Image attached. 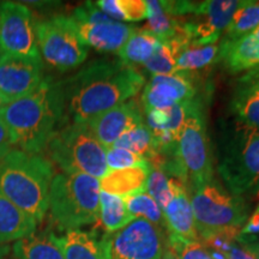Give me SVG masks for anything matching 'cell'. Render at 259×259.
<instances>
[{"label": "cell", "mask_w": 259, "mask_h": 259, "mask_svg": "<svg viewBox=\"0 0 259 259\" xmlns=\"http://www.w3.org/2000/svg\"><path fill=\"white\" fill-rule=\"evenodd\" d=\"M144 84V76L135 66L121 60L95 61L63 83L65 109L72 122L88 124L137 95Z\"/></svg>", "instance_id": "obj_1"}, {"label": "cell", "mask_w": 259, "mask_h": 259, "mask_svg": "<svg viewBox=\"0 0 259 259\" xmlns=\"http://www.w3.org/2000/svg\"><path fill=\"white\" fill-rule=\"evenodd\" d=\"M65 111L63 83L46 77L36 90L5 103L0 118L19 150L41 154L58 131Z\"/></svg>", "instance_id": "obj_2"}, {"label": "cell", "mask_w": 259, "mask_h": 259, "mask_svg": "<svg viewBox=\"0 0 259 259\" xmlns=\"http://www.w3.org/2000/svg\"><path fill=\"white\" fill-rule=\"evenodd\" d=\"M53 178V164L41 154L14 149L0 160V190L37 225L47 213Z\"/></svg>", "instance_id": "obj_3"}, {"label": "cell", "mask_w": 259, "mask_h": 259, "mask_svg": "<svg viewBox=\"0 0 259 259\" xmlns=\"http://www.w3.org/2000/svg\"><path fill=\"white\" fill-rule=\"evenodd\" d=\"M100 181L85 174L59 173L50 189L48 209L60 231L94 225L100 215Z\"/></svg>", "instance_id": "obj_4"}, {"label": "cell", "mask_w": 259, "mask_h": 259, "mask_svg": "<svg viewBox=\"0 0 259 259\" xmlns=\"http://www.w3.org/2000/svg\"><path fill=\"white\" fill-rule=\"evenodd\" d=\"M219 153L227 190L239 197L259 193V131L234 121L222 134Z\"/></svg>", "instance_id": "obj_5"}, {"label": "cell", "mask_w": 259, "mask_h": 259, "mask_svg": "<svg viewBox=\"0 0 259 259\" xmlns=\"http://www.w3.org/2000/svg\"><path fill=\"white\" fill-rule=\"evenodd\" d=\"M191 206L197 234L205 242L220 235L236 239L248 218L244 197L232 194L215 179L194 191Z\"/></svg>", "instance_id": "obj_6"}, {"label": "cell", "mask_w": 259, "mask_h": 259, "mask_svg": "<svg viewBox=\"0 0 259 259\" xmlns=\"http://www.w3.org/2000/svg\"><path fill=\"white\" fill-rule=\"evenodd\" d=\"M173 178L181 181L192 193L213 179L212 155L203 100L199 97L194 101L178 138Z\"/></svg>", "instance_id": "obj_7"}, {"label": "cell", "mask_w": 259, "mask_h": 259, "mask_svg": "<svg viewBox=\"0 0 259 259\" xmlns=\"http://www.w3.org/2000/svg\"><path fill=\"white\" fill-rule=\"evenodd\" d=\"M51 162L67 174H85L101 179L108 170L106 149L88 124L71 122L59 128L47 144Z\"/></svg>", "instance_id": "obj_8"}, {"label": "cell", "mask_w": 259, "mask_h": 259, "mask_svg": "<svg viewBox=\"0 0 259 259\" xmlns=\"http://www.w3.org/2000/svg\"><path fill=\"white\" fill-rule=\"evenodd\" d=\"M35 31L41 59L53 69H76L88 57V47L80 38L70 16H57L37 22Z\"/></svg>", "instance_id": "obj_9"}, {"label": "cell", "mask_w": 259, "mask_h": 259, "mask_svg": "<svg viewBox=\"0 0 259 259\" xmlns=\"http://www.w3.org/2000/svg\"><path fill=\"white\" fill-rule=\"evenodd\" d=\"M0 56L40 57L32 14L22 3H0Z\"/></svg>", "instance_id": "obj_10"}, {"label": "cell", "mask_w": 259, "mask_h": 259, "mask_svg": "<svg viewBox=\"0 0 259 259\" xmlns=\"http://www.w3.org/2000/svg\"><path fill=\"white\" fill-rule=\"evenodd\" d=\"M167 247L166 229L135 219L113 234L112 259H162Z\"/></svg>", "instance_id": "obj_11"}, {"label": "cell", "mask_w": 259, "mask_h": 259, "mask_svg": "<svg viewBox=\"0 0 259 259\" xmlns=\"http://www.w3.org/2000/svg\"><path fill=\"white\" fill-rule=\"evenodd\" d=\"M245 0H208L191 2L190 15L194 18L184 22V31L190 38V47H202L218 42L228 27L236 10Z\"/></svg>", "instance_id": "obj_12"}, {"label": "cell", "mask_w": 259, "mask_h": 259, "mask_svg": "<svg viewBox=\"0 0 259 259\" xmlns=\"http://www.w3.org/2000/svg\"><path fill=\"white\" fill-rule=\"evenodd\" d=\"M45 78L41 57L0 56V94L5 103L27 96L36 90Z\"/></svg>", "instance_id": "obj_13"}, {"label": "cell", "mask_w": 259, "mask_h": 259, "mask_svg": "<svg viewBox=\"0 0 259 259\" xmlns=\"http://www.w3.org/2000/svg\"><path fill=\"white\" fill-rule=\"evenodd\" d=\"M197 88L191 73L151 76L142 94L144 112L161 111L196 99Z\"/></svg>", "instance_id": "obj_14"}, {"label": "cell", "mask_w": 259, "mask_h": 259, "mask_svg": "<svg viewBox=\"0 0 259 259\" xmlns=\"http://www.w3.org/2000/svg\"><path fill=\"white\" fill-rule=\"evenodd\" d=\"M143 115L135 100L113 107L88 122L90 130L105 149H108L122 135L143 124Z\"/></svg>", "instance_id": "obj_15"}, {"label": "cell", "mask_w": 259, "mask_h": 259, "mask_svg": "<svg viewBox=\"0 0 259 259\" xmlns=\"http://www.w3.org/2000/svg\"><path fill=\"white\" fill-rule=\"evenodd\" d=\"M169 185L171 198L162 211L168 238L183 241H198L189 190L176 178H170Z\"/></svg>", "instance_id": "obj_16"}, {"label": "cell", "mask_w": 259, "mask_h": 259, "mask_svg": "<svg viewBox=\"0 0 259 259\" xmlns=\"http://www.w3.org/2000/svg\"><path fill=\"white\" fill-rule=\"evenodd\" d=\"M112 238L107 233L73 229L57 236V242L65 259H112Z\"/></svg>", "instance_id": "obj_17"}, {"label": "cell", "mask_w": 259, "mask_h": 259, "mask_svg": "<svg viewBox=\"0 0 259 259\" xmlns=\"http://www.w3.org/2000/svg\"><path fill=\"white\" fill-rule=\"evenodd\" d=\"M74 25L87 47H93L100 52H113V53H118L137 29L134 25L118 21L100 24L74 22Z\"/></svg>", "instance_id": "obj_18"}, {"label": "cell", "mask_w": 259, "mask_h": 259, "mask_svg": "<svg viewBox=\"0 0 259 259\" xmlns=\"http://www.w3.org/2000/svg\"><path fill=\"white\" fill-rule=\"evenodd\" d=\"M219 61L233 73L247 72L259 67V25L244 36L220 44Z\"/></svg>", "instance_id": "obj_19"}, {"label": "cell", "mask_w": 259, "mask_h": 259, "mask_svg": "<svg viewBox=\"0 0 259 259\" xmlns=\"http://www.w3.org/2000/svg\"><path fill=\"white\" fill-rule=\"evenodd\" d=\"M36 227L37 222L6 198L0 190V245L16 242L34 234Z\"/></svg>", "instance_id": "obj_20"}, {"label": "cell", "mask_w": 259, "mask_h": 259, "mask_svg": "<svg viewBox=\"0 0 259 259\" xmlns=\"http://www.w3.org/2000/svg\"><path fill=\"white\" fill-rule=\"evenodd\" d=\"M149 170L150 166L107 170L105 176L99 180L100 189L103 192L121 198L130 194L147 192Z\"/></svg>", "instance_id": "obj_21"}, {"label": "cell", "mask_w": 259, "mask_h": 259, "mask_svg": "<svg viewBox=\"0 0 259 259\" xmlns=\"http://www.w3.org/2000/svg\"><path fill=\"white\" fill-rule=\"evenodd\" d=\"M12 254L16 259H65L57 242V235L48 231L35 232L14 242Z\"/></svg>", "instance_id": "obj_22"}, {"label": "cell", "mask_w": 259, "mask_h": 259, "mask_svg": "<svg viewBox=\"0 0 259 259\" xmlns=\"http://www.w3.org/2000/svg\"><path fill=\"white\" fill-rule=\"evenodd\" d=\"M149 14L145 30L156 36L160 42H166L183 31L184 21L171 15L168 2H148Z\"/></svg>", "instance_id": "obj_23"}, {"label": "cell", "mask_w": 259, "mask_h": 259, "mask_svg": "<svg viewBox=\"0 0 259 259\" xmlns=\"http://www.w3.org/2000/svg\"><path fill=\"white\" fill-rule=\"evenodd\" d=\"M231 111L236 122L259 131V90L238 84L231 100Z\"/></svg>", "instance_id": "obj_24"}, {"label": "cell", "mask_w": 259, "mask_h": 259, "mask_svg": "<svg viewBox=\"0 0 259 259\" xmlns=\"http://www.w3.org/2000/svg\"><path fill=\"white\" fill-rule=\"evenodd\" d=\"M160 40L145 29H136L125 45L118 52L122 63L131 65H144L154 56L160 46Z\"/></svg>", "instance_id": "obj_25"}, {"label": "cell", "mask_w": 259, "mask_h": 259, "mask_svg": "<svg viewBox=\"0 0 259 259\" xmlns=\"http://www.w3.org/2000/svg\"><path fill=\"white\" fill-rule=\"evenodd\" d=\"M99 220L107 234H115L135 219L130 215L121 197L113 196L101 191Z\"/></svg>", "instance_id": "obj_26"}, {"label": "cell", "mask_w": 259, "mask_h": 259, "mask_svg": "<svg viewBox=\"0 0 259 259\" xmlns=\"http://www.w3.org/2000/svg\"><path fill=\"white\" fill-rule=\"evenodd\" d=\"M111 148L126 149L131 153L142 156L149 163L157 156L154 136L145 122L136 126L122 135Z\"/></svg>", "instance_id": "obj_27"}, {"label": "cell", "mask_w": 259, "mask_h": 259, "mask_svg": "<svg viewBox=\"0 0 259 259\" xmlns=\"http://www.w3.org/2000/svg\"><path fill=\"white\" fill-rule=\"evenodd\" d=\"M259 25V2L245 0L244 5L236 10L225 30L223 42H231L244 36Z\"/></svg>", "instance_id": "obj_28"}, {"label": "cell", "mask_w": 259, "mask_h": 259, "mask_svg": "<svg viewBox=\"0 0 259 259\" xmlns=\"http://www.w3.org/2000/svg\"><path fill=\"white\" fill-rule=\"evenodd\" d=\"M220 45L213 44L202 47H189L178 57L174 73H192L219 61Z\"/></svg>", "instance_id": "obj_29"}, {"label": "cell", "mask_w": 259, "mask_h": 259, "mask_svg": "<svg viewBox=\"0 0 259 259\" xmlns=\"http://www.w3.org/2000/svg\"><path fill=\"white\" fill-rule=\"evenodd\" d=\"M124 203L130 215L134 219H144L155 226L166 229L163 213L156 202L147 192L130 194L124 197Z\"/></svg>", "instance_id": "obj_30"}, {"label": "cell", "mask_w": 259, "mask_h": 259, "mask_svg": "<svg viewBox=\"0 0 259 259\" xmlns=\"http://www.w3.org/2000/svg\"><path fill=\"white\" fill-rule=\"evenodd\" d=\"M170 177L162 168L150 166L147 181V193L150 194L161 211L166 208L171 198V191L169 185Z\"/></svg>", "instance_id": "obj_31"}, {"label": "cell", "mask_w": 259, "mask_h": 259, "mask_svg": "<svg viewBox=\"0 0 259 259\" xmlns=\"http://www.w3.org/2000/svg\"><path fill=\"white\" fill-rule=\"evenodd\" d=\"M178 56L166 42H161L154 56L144 64L145 69L153 76L171 74L176 71Z\"/></svg>", "instance_id": "obj_32"}, {"label": "cell", "mask_w": 259, "mask_h": 259, "mask_svg": "<svg viewBox=\"0 0 259 259\" xmlns=\"http://www.w3.org/2000/svg\"><path fill=\"white\" fill-rule=\"evenodd\" d=\"M106 163L108 170L124 169L130 167H145L150 163L137 154L131 153L126 149L108 148L106 149Z\"/></svg>", "instance_id": "obj_33"}, {"label": "cell", "mask_w": 259, "mask_h": 259, "mask_svg": "<svg viewBox=\"0 0 259 259\" xmlns=\"http://www.w3.org/2000/svg\"><path fill=\"white\" fill-rule=\"evenodd\" d=\"M168 247L174 252L178 259H213L205 246L199 241H183L168 238Z\"/></svg>", "instance_id": "obj_34"}, {"label": "cell", "mask_w": 259, "mask_h": 259, "mask_svg": "<svg viewBox=\"0 0 259 259\" xmlns=\"http://www.w3.org/2000/svg\"><path fill=\"white\" fill-rule=\"evenodd\" d=\"M118 21L139 22L148 18L149 8L147 0H116Z\"/></svg>", "instance_id": "obj_35"}, {"label": "cell", "mask_w": 259, "mask_h": 259, "mask_svg": "<svg viewBox=\"0 0 259 259\" xmlns=\"http://www.w3.org/2000/svg\"><path fill=\"white\" fill-rule=\"evenodd\" d=\"M14 142H12L11 135H10L8 127L4 121L0 118V160L6 156L10 151L14 150Z\"/></svg>", "instance_id": "obj_36"}, {"label": "cell", "mask_w": 259, "mask_h": 259, "mask_svg": "<svg viewBox=\"0 0 259 259\" xmlns=\"http://www.w3.org/2000/svg\"><path fill=\"white\" fill-rule=\"evenodd\" d=\"M239 235L244 236H258L259 235V209L257 208L254 212L247 219L245 225L239 232Z\"/></svg>", "instance_id": "obj_37"}, {"label": "cell", "mask_w": 259, "mask_h": 259, "mask_svg": "<svg viewBox=\"0 0 259 259\" xmlns=\"http://www.w3.org/2000/svg\"><path fill=\"white\" fill-rule=\"evenodd\" d=\"M236 242L242 247L250 251L255 259H259V238L258 236H240L236 239Z\"/></svg>", "instance_id": "obj_38"}, {"label": "cell", "mask_w": 259, "mask_h": 259, "mask_svg": "<svg viewBox=\"0 0 259 259\" xmlns=\"http://www.w3.org/2000/svg\"><path fill=\"white\" fill-rule=\"evenodd\" d=\"M225 255L227 259H255L254 255L250 251L246 250V248L239 245L238 242L235 244V241L233 242L231 248H229Z\"/></svg>", "instance_id": "obj_39"}, {"label": "cell", "mask_w": 259, "mask_h": 259, "mask_svg": "<svg viewBox=\"0 0 259 259\" xmlns=\"http://www.w3.org/2000/svg\"><path fill=\"white\" fill-rule=\"evenodd\" d=\"M238 84H244L259 90V67L247 71L241 78H239Z\"/></svg>", "instance_id": "obj_40"}, {"label": "cell", "mask_w": 259, "mask_h": 259, "mask_svg": "<svg viewBox=\"0 0 259 259\" xmlns=\"http://www.w3.org/2000/svg\"><path fill=\"white\" fill-rule=\"evenodd\" d=\"M10 247L9 245H0V259H5L9 254Z\"/></svg>", "instance_id": "obj_41"}, {"label": "cell", "mask_w": 259, "mask_h": 259, "mask_svg": "<svg viewBox=\"0 0 259 259\" xmlns=\"http://www.w3.org/2000/svg\"><path fill=\"white\" fill-rule=\"evenodd\" d=\"M162 259H178V258H177V255L174 254V252L171 251L169 247H167V250H166V252H164Z\"/></svg>", "instance_id": "obj_42"}, {"label": "cell", "mask_w": 259, "mask_h": 259, "mask_svg": "<svg viewBox=\"0 0 259 259\" xmlns=\"http://www.w3.org/2000/svg\"><path fill=\"white\" fill-rule=\"evenodd\" d=\"M4 105H5V101H4V99H3L2 94H0V109H2L3 107H4Z\"/></svg>", "instance_id": "obj_43"}, {"label": "cell", "mask_w": 259, "mask_h": 259, "mask_svg": "<svg viewBox=\"0 0 259 259\" xmlns=\"http://www.w3.org/2000/svg\"><path fill=\"white\" fill-rule=\"evenodd\" d=\"M257 208H258V209H259V205H258V206H257Z\"/></svg>", "instance_id": "obj_44"}]
</instances>
